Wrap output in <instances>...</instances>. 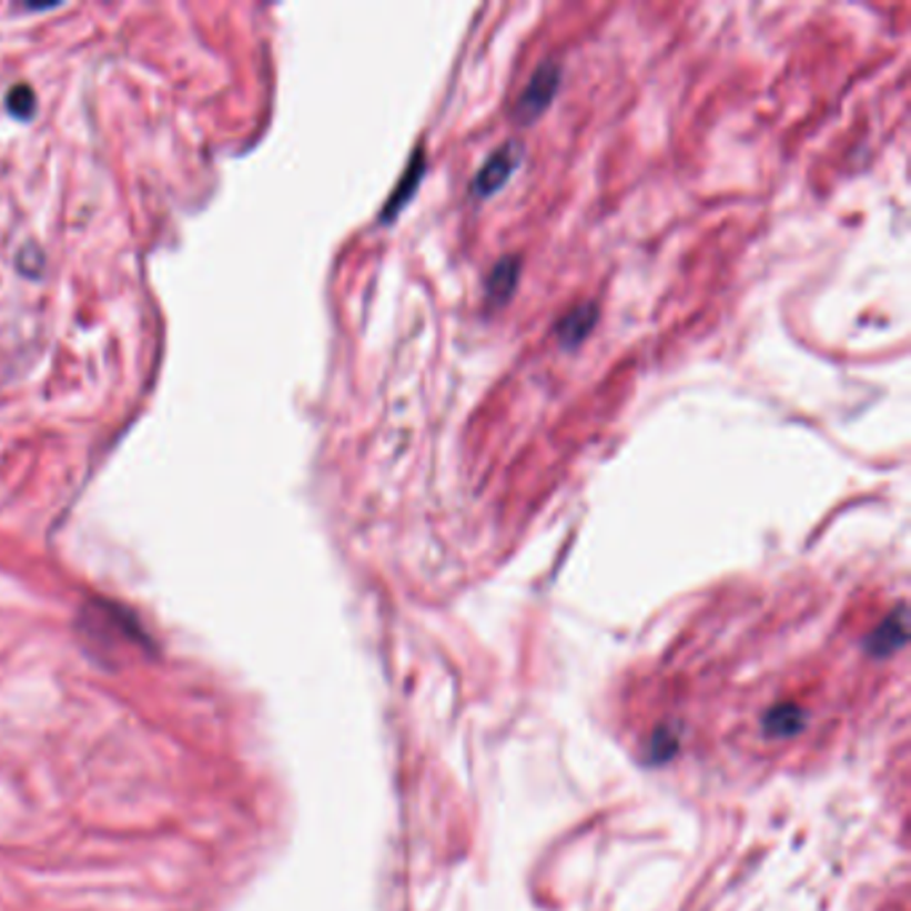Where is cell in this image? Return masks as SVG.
<instances>
[{"label":"cell","mask_w":911,"mask_h":911,"mask_svg":"<svg viewBox=\"0 0 911 911\" xmlns=\"http://www.w3.org/2000/svg\"><path fill=\"white\" fill-rule=\"evenodd\" d=\"M561 83V70L556 62H546L535 70L533 78H529L527 89L522 91L519 100H516V118L522 123H533L535 118H540L548 110V104L554 102L556 91H559Z\"/></svg>","instance_id":"6da1fadb"},{"label":"cell","mask_w":911,"mask_h":911,"mask_svg":"<svg viewBox=\"0 0 911 911\" xmlns=\"http://www.w3.org/2000/svg\"><path fill=\"white\" fill-rule=\"evenodd\" d=\"M519 161H522L519 142H506V145L497 148L495 153L484 161V166L478 169V174L474 180V193L478 195V199H487V195L497 193V190L506 185V182L510 180V174H514V169L519 166Z\"/></svg>","instance_id":"7a4b0ae2"},{"label":"cell","mask_w":911,"mask_h":911,"mask_svg":"<svg viewBox=\"0 0 911 911\" xmlns=\"http://www.w3.org/2000/svg\"><path fill=\"white\" fill-rule=\"evenodd\" d=\"M596 321H599V305L596 303H580L573 311L565 313L556 324V337L565 347H578L588 334L594 332Z\"/></svg>","instance_id":"3957f363"},{"label":"cell","mask_w":911,"mask_h":911,"mask_svg":"<svg viewBox=\"0 0 911 911\" xmlns=\"http://www.w3.org/2000/svg\"><path fill=\"white\" fill-rule=\"evenodd\" d=\"M522 260L519 257H503L487 275V300L493 305L506 303L514 294L516 284H519Z\"/></svg>","instance_id":"277c9868"},{"label":"cell","mask_w":911,"mask_h":911,"mask_svg":"<svg viewBox=\"0 0 911 911\" xmlns=\"http://www.w3.org/2000/svg\"><path fill=\"white\" fill-rule=\"evenodd\" d=\"M423 172H425V153H423V148H417L415 159H412L409 169H406V174H404L402 185H396V190H393V195H391L388 206H385L383 220L396 217V212H398V209H402L404 203L412 199V193H415V188L419 185V180H423Z\"/></svg>","instance_id":"5b68a950"},{"label":"cell","mask_w":911,"mask_h":911,"mask_svg":"<svg viewBox=\"0 0 911 911\" xmlns=\"http://www.w3.org/2000/svg\"><path fill=\"white\" fill-rule=\"evenodd\" d=\"M9 110L19 118L24 115H32V110H36V94H32L30 87H17L11 89L9 94Z\"/></svg>","instance_id":"8992f818"}]
</instances>
